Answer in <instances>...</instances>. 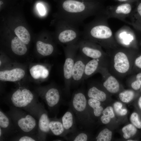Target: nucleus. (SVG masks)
Segmentation results:
<instances>
[{"instance_id": "nucleus-21", "label": "nucleus", "mask_w": 141, "mask_h": 141, "mask_svg": "<svg viewBox=\"0 0 141 141\" xmlns=\"http://www.w3.org/2000/svg\"><path fill=\"white\" fill-rule=\"evenodd\" d=\"M130 16V21L129 24L136 28L141 31V1L137 2L136 8L132 11Z\"/></svg>"}, {"instance_id": "nucleus-34", "label": "nucleus", "mask_w": 141, "mask_h": 141, "mask_svg": "<svg viewBox=\"0 0 141 141\" xmlns=\"http://www.w3.org/2000/svg\"><path fill=\"white\" fill-rule=\"evenodd\" d=\"M122 104L119 102L115 103L114 104V108L115 111L118 115L120 116H124L127 113V110L126 109H122Z\"/></svg>"}, {"instance_id": "nucleus-18", "label": "nucleus", "mask_w": 141, "mask_h": 141, "mask_svg": "<svg viewBox=\"0 0 141 141\" xmlns=\"http://www.w3.org/2000/svg\"><path fill=\"white\" fill-rule=\"evenodd\" d=\"M61 119L64 128L68 133H73L77 131L76 121L75 115L70 107Z\"/></svg>"}, {"instance_id": "nucleus-28", "label": "nucleus", "mask_w": 141, "mask_h": 141, "mask_svg": "<svg viewBox=\"0 0 141 141\" xmlns=\"http://www.w3.org/2000/svg\"><path fill=\"white\" fill-rule=\"evenodd\" d=\"M66 140L73 141H87L89 139L88 133L85 131H80L72 133V134L68 137L66 136L64 137Z\"/></svg>"}, {"instance_id": "nucleus-2", "label": "nucleus", "mask_w": 141, "mask_h": 141, "mask_svg": "<svg viewBox=\"0 0 141 141\" xmlns=\"http://www.w3.org/2000/svg\"><path fill=\"white\" fill-rule=\"evenodd\" d=\"M104 10L96 3L86 4L83 2L66 0L62 4L61 19L79 26L87 18L102 13Z\"/></svg>"}, {"instance_id": "nucleus-10", "label": "nucleus", "mask_w": 141, "mask_h": 141, "mask_svg": "<svg viewBox=\"0 0 141 141\" xmlns=\"http://www.w3.org/2000/svg\"><path fill=\"white\" fill-rule=\"evenodd\" d=\"M78 44L79 53L89 58L100 60L108 65L109 56L100 45L83 38L78 41Z\"/></svg>"}, {"instance_id": "nucleus-44", "label": "nucleus", "mask_w": 141, "mask_h": 141, "mask_svg": "<svg viewBox=\"0 0 141 141\" xmlns=\"http://www.w3.org/2000/svg\"><path fill=\"white\" fill-rule=\"evenodd\" d=\"M140 90H141V87H140Z\"/></svg>"}, {"instance_id": "nucleus-38", "label": "nucleus", "mask_w": 141, "mask_h": 141, "mask_svg": "<svg viewBox=\"0 0 141 141\" xmlns=\"http://www.w3.org/2000/svg\"><path fill=\"white\" fill-rule=\"evenodd\" d=\"M135 65L138 68L141 69V55L137 57L134 61Z\"/></svg>"}, {"instance_id": "nucleus-33", "label": "nucleus", "mask_w": 141, "mask_h": 141, "mask_svg": "<svg viewBox=\"0 0 141 141\" xmlns=\"http://www.w3.org/2000/svg\"><path fill=\"white\" fill-rule=\"evenodd\" d=\"M134 95V92L133 91L127 90L120 93L119 96L122 102L127 103L130 102L133 99Z\"/></svg>"}, {"instance_id": "nucleus-1", "label": "nucleus", "mask_w": 141, "mask_h": 141, "mask_svg": "<svg viewBox=\"0 0 141 141\" xmlns=\"http://www.w3.org/2000/svg\"><path fill=\"white\" fill-rule=\"evenodd\" d=\"M108 19L103 13L96 16L84 25L81 32L83 38L96 43L107 50L119 46L107 23Z\"/></svg>"}, {"instance_id": "nucleus-24", "label": "nucleus", "mask_w": 141, "mask_h": 141, "mask_svg": "<svg viewBox=\"0 0 141 141\" xmlns=\"http://www.w3.org/2000/svg\"><path fill=\"white\" fill-rule=\"evenodd\" d=\"M25 44L17 37H15L11 41L12 50L14 53L17 55H23L26 53L27 51Z\"/></svg>"}, {"instance_id": "nucleus-11", "label": "nucleus", "mask_w": 141, "mask_h": 141, "mask_svg": "<svg viewBox=\"0 0 141 141\" xmlns=\"http://www.w3.org/2000/svg\"><path fill=\"white\" fill-rule=\"evenodd\" d=\"M132 11V3H124L108 6L104 9L103 13L108 18H115L125 22V19L130 16Z\"/></svg>"}, {"instance_id": "nucleus-32", "label": "nucleus", "mask_w": 141, "mask_h": 141, "mask_svg": "<svg viewBox=\"0 0 141 141\" xmlns=\"http://www.w3.org/2000/svg\"><path fill=\"white\" fill-rule=\"evenodd\" d=\"M13 137L14 140L19 141H35L39 140L36 135L18 133Z\"/></svg>"}, {"instance_id": "nucleus-13", "label": "nucleus", "mask_w": 141, "mask_h": 141, "mask_svg": "<svg viewBox=\"0 0 141 141\" xmlns=\"http://www.w3.org/2000/svg\"><path fill=\"white\" fill-rule=\"evenodd\" d=\"M18 131L11 119L1 109L0 111V141L14 136Z\"/></svg>"}, {"instance_id": "nucleus-29", "label": "nucleus", "mask_w": 141, "mask_h": 141, "mask_svg": "<svg viewBox=\"0 0 141 141\" xmlns=\"http://www.w3.org/2000/svg\"><path fill=\"white\" fill-rule=\"evenodd\" d=\"M102 114V115L100 118V120L104 124L109 123L111 119L114 118L115 116L113 108L111 106L107 107L104 109Z\"/></svg>"}, {"instance_id": "nucleus-14", "label": "nucleus", "mask_w": 141, "mask_h": 141, "mask_svg": "<svg viewBox=\"0 0 141 141\" xmlns=\"http://www.w3.org/2000/svg\"><path fill=\"white\" fill-rule=\"evenodd\" d=\"M42 98L51 111H57L61 99L60 91L57 88L51 87L46 89Z\"/></svg>"}, {"instance_id": "nucleus-9", "label": "nucleus", "mask_w": 141, "mask_h": 141, "mask_svg": "<svg viewBox=\"0 0 141 141\" xmlns=\"http://www.w3.org/2000/svg\"><path fill=\"white\" fill-rule=\"evenodd\" d=\"M26 111L38 119L37 136L39 140H45L47 135L51 133L49 128L50 118L44 106L38 102Z\"/></svg>"}, {"instance_id": "nucleus-7", "label": "nucleus", "mask_w": 141, "mask_h": 141, "mask_svg": "<svg viewBox=\"0 0 141 141\" xmlns=\"http://www.w3.org/2000/svg\"><path fill=\"white\" fill-rule=\"evenodd\" d=\"M78 26L61 19L57 39L61 44L66 45L77 43L81 36Z\"/></svg>"}, {"instance_id": "nucleus-20", "label": "nucleus", "mask_w": 141, "mask_h": 141, "mask_svg": "<svg viewBox=\"0 0 141 141\" xmlns=\"http://www.w3.org/2000/svg\"><path fill=\"white\" fill-rule=\"evenodd\" d=\"M49 128L51 134L56 136L64 137L69 134L64 128L61 118H50Z\"/></svg>"}, {"instance_id": "nucleus-39", "label": "nucleus", "mask_w": 141, "mask_h": 141, "mask_svg": "<svg viewBox=\"0 0 141 141\" xmlns=\"http://www.w3.org/2000/svg\"><path fill=\"white\" fill-rule=\"evenodd\" d=\"M121 3H133L135 2H138L139 0H114Z\"/></svg>"}, {"instance_id": "nucleus-43", "label": "nucleus", "mask_w": 141, "mask_h": 141, "mask_svg": "<svg viewBox=\"0 0 141 141\" xmlns=\"http://www.w3.org/2000/svg\"><path fill=\"white\" fill-rule=\"evenodd\" d=\"M0 65H1V61H0Z\"/></svg>"}, {"instance_id": "nucleus-6", "label": "nucleus", "mask_w": 141, "mask_h": 141, "mask_svg": "<svg viewBox=\"0 0 141 141\" xmlns=\"http://www.w3.org/2000/svg\"><path fill=\"white\" fill-rule=\"evenodd\" d=\"M65 61L63 66L64 84V90L66 93H70L72 84V73L76 57L78 51V42L64 47Z\"/></svg>"}, {"instance_id": "nucleus-30", "label": "nucleus", "mask_w": 141, "mask_h": 141, "mask_svg": "<svg viewBox=\"0 0 141 141\" xmlns=\"http://www.w3.org/2000/svg\"><path fill=\"white\" fill-rule=\"evenodd\" d=\"M122 131L124 133L123 137L127 139L134 135L136 133L137 130L133 125L130 124L123 127Z\"/></svg>"}, {"instance_id": "nucleus-12", "label": "nucleus", "mask_w": 141, "mask_h": 141, "mask_svg": "<svg viewBox=\"0 0 141 141\" xmlns=\"http://www.w3.org/2000/svg\"><path fill=\"white\" fill-rule=\"evenodd\" d=\"M90 60L80 53L77 54L72 70V84L77 85L83 81L85 65Z\"/></svg>"}, {"instance_id": "nucleus-42", "label": "nucleus", "mask_w": 141, "mask_h": 141, "mask_svg": "<svg viewBox=\"0 0 141 141\" xmlns=\"http://www.w3.org/2000/svg\"><path fill=\"white\" fill-rule=\"evenodd\" d=\"M127 141H134L133 140H127Z\"/></svg>"}, {"instance_id": "nucleus-31", "label": "nucleus", "mask_w": 141, "mask_h": 141, "mask_svg": "<svg viewBox=\"0 0 141 141\" xmlns=\"http://www.w3.org/2000/svg\"><path fill=\"white\" fill-rule=\"evenodd\" d=\"M112 132L107 128L101 131L96 137L97 141H110L112 138Z\"/></svg>"}, {"instance_id": "nucleus-41", "label": "nucleus", "mask_w": 141, "mask_h": 141, "mask_svg": "<svg viewBox=\"0 0 141 141\" xmlns=\"http://www.w3.org/2000/svg\"><path fill=\"white\" fill-rule=\"evenodd\" d=\"M63 140L62 139H56L55 140V141H63V140Z\"/></svg>"}, {"instance_id": "nucleus-15", "label": "nucleus", "mask_w": 141, "mask_h": 141, "mask_svg": "<svg viewBox=\"0 0 141 141\" xmlns=\"http://www.w3.org/2000/svg\"><path fill=\"white\" fill-rule=\"evenodd\" d=\"M97 73H100L104 80L103 87L109 92L115 93L120 90V84L116 78L111 74L107 67H101Z\"/></svg>"}, {"instance_id": "nucleus-35", "label": "nucleus", "mask_w": 141, "mask_h": 141, "mask_svg": "<svg viewBox=\"0 0 141 141\" xmlns=\"http://www.w3.org/2000/svg\"><path fill=\"white\" fill-rule=\"evenodd\" d=\"M130 120L136 127L138 129L141 128V121L139 120L138 115L137 113L134 112L131 114Z\"/></svg>"}, {"instance_id": "nucleus-17", "label": "nucleus", "mask_w": 141, "mask_h": 141, "mask_svg": "<svg viewBox=\"0 0 141 141\" xmlns=\"http://www.w3.org/2000/svg\"><path fill=\"white\" fill-rule=\"evenodd\" d=\"M25 71L19 68L9 70L1 71L0 72V80L2 81L15 82L19 81L24 77Z\"/></svg>"}, {"instance_id": "nucleus-26", "label": "nucleus", "mask_w": 141, "mask_h": 141, "mask_svg": "<svg viewBox=\"0 0 141 141\" xmlns=\"http://www.w3.org/2000/svg\"><path fill=\"white\" fill-rule=\"evenodd\" d=\"M101 102L91 98H89L87 100L88 108L92 109L93 114L95 117H99L102 114L104 109L101 105Z\"/></svg>"}, {"instance_id": "nucleus-40", "label": "nucleus", "mask_w": 141, "mask_h": 141, "mask_svg": "<svg viewBox=\"0 0 141 141\" xmlns=\"http://www.w3.org/2000/svg\"><path fill=\"white\" fill-rule=\"evenodd\" d=\"M138 104L141 110V96L139 98L138 101Z\"/></svg>"}, {"instance_id": "nucleus-27", "label": "nucleus", "mask_w": 141, "mask_h": 141, "mask_svg": "<svg viewBox=\"0 0 141 141\" xmlns=\"http://www.w3.org/2000/svg\"><path fill=\"white\" fill-rule=\"evenodd\" d=\"M17 37L26 44H28L31 40L30 34L24 27L20 26L16 28L14 31Z\"/></svg>"}, {"instance_id": "nucleus-19", "label": "nucleus", "mask_w": 141, "mask_h": 141, "mask_svg": "<svg viewBox=\"0 0 141 141\" xmlns=\"http://www.w3.org/2000/svg\"><path fill=\"white\" fill-rule=\"evenodd\" d=\"M108 66L107 64L100 60L94 59L90 60L85 65L83 81L97 73L101 67L107 68Z\"/></svg>"}, {"instance_id": "nucleus-8", "label": "nucleus", "mask_w": 141, "mask_h": 141, "mask_svg": "<svg viewBox=\"0 0 141 141\" xmlns=\"http://www.w3.org/2000/svg\"><path fill=\"white\" fill-rule=\"evenodd\" d=\"M6 100L10 106L25 110L38 102L33 93L26 88L17 89Z\"/></svg>"}, {"instance_id": "nucleus-36", "label": "nucleus", "mask_w": 141, "mask_h": 141, "mask_svg": "<svg viewBox=\"0 0 141 141\" xmlns=\"http://www.w3.org/2000/svg\"><path fill=\"white\" fill-rule=\"evenodd\" d=\"M136 80L131 84V86L134 90H139L141 86V72L139 73L136 75Z\"/></svg>"}, {"instance_id": "nucleus-4", "label": "nucleus", "mask_w": 141, "mask_h": 141, "mask_svg": "<svg viewBox=\"0 0 141 141\" xmlns=\"http://www.w3.org/2000/svg\"><path fill=\"white\" fill-rule=\"evenodd\" d=\"M7 113L11 119L19 133L37 135L38 123L32 115L21 109L12 106Z\"/></svg>"}, {"instance_id": "nucleus-16", "label": "nucleus", "mask_w": 141, "mask_h": 141, "mask_svg": "<svg viewBox=\"0 0 141 141\" xmlns=\"http://www.w3.org/2000/svg\"><path fill=\"white\" fill-rule=\"evenodd\" d=\"M120 46L132 48L131 45L134 39V35L131 29L127 26H124L116 33L114 36Z\"/></svg>"}, {"instance_id": "nucleus-3", "label": "nucleus", "mask_w": 141, "mask_h": 141, "mask_svg": "<svg viewBox=\"0 0 141 141\" xmlns=\"http://www.w3.org/2000/svg\"><path fill=\"white\" fill-rule=\"evenodd\" d=\"M132 50L119 45L107 50L109 58L107 68L116 78L123 77L130 73L132 66L130 56Z\"/></svg>"}, {"instance_id": "nucleus-5", "label": "nucleus", "mask_w": 141, "mask_h": 141, "mask_svg": "<svg viewBox=\"0 0 141 141\" xmlns=\"http://www.w3.org/2000/svg\"><path fill=\"white\" fill-rule=\"evenodd\" d=\"M76 121L80 128L87 129L92 121L88 109L87 100L83 91L79 90L73 95L69 103Z\"/></svg>"}, {"instance_id": "nucleus-22", "label": "nucleus", "mask_w": 141, "mask_h": 141, "mask_svg": "<svg viewBox=\"0 0 141 141\" xmlns=\"http://www.w3.org/2000/svg\"><path fill=\"white\" fill-rule=\"evenodd\" d=\"M30 71L32 77L36 79L40 78L46 79L49 75V71L48 69L41 65L37 64L33 66Z\"/></svg>"}, {"instance_id": "nucleus-23", "label": "nucleus", "mask_w": 141, "mask_h": 141, "mask_svg": "<svg viewBox=\"0 0 141 141\" xmlns=\"http://www.w3.org/2000/svg\"><path fill=\"white\" fill-rule=\"evenodd\" d=\"M87 95L89 98H94L101 102L105 101L107 97L105 92L95 85L89 87L87 91Z\"/></svg>"}, {"instance_id": "nucleus-37", "label": "nucleus", "mask_w": 141, "mask_h": 141, "mask_svg": "<svg viewBox=\"0 0 141 141\" xmlns=\"http://www.w3.org/2000/svg\"><path fill=\"white\" fill-rule=\"evenodd\" d=\"M37 7L40 14L42 15H44L45 13V10L43 5L40 3H38Z\"/></svg>"}, {"instance_id": "nucleus-25", "label": "nucleus", "mask_w": 141, "mask_h": 141, "mask_svg": "<svg viewBox=\"0 0 141 141\" xmlns=\"http://www.w3.org/2000/svg\"><path fill=\"white\" fill-rule=\"evenodd\" d=\"M36 48L39 53L45 56L51 55L54 50V47L51 44L45 43L40 41L37 42Z\"/></svg>"}]
</instances>
